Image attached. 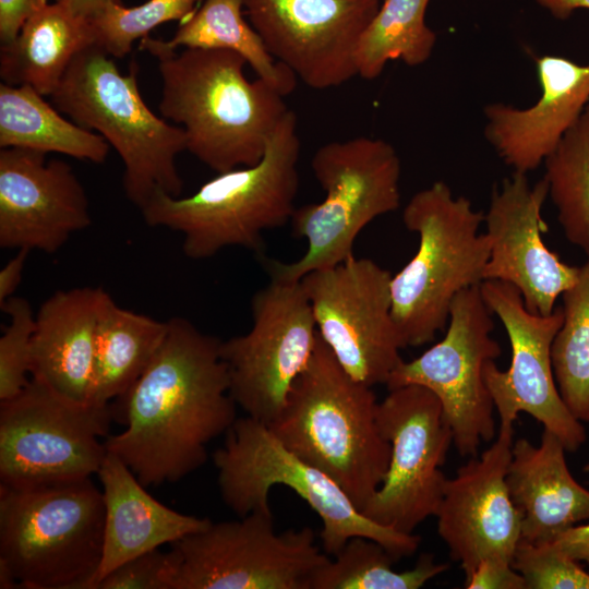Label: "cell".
<instances>
[{"mask_svg": "<svg viewBox=\"0 0 589 589\" xmlns=\"http://www.w3.org/2000/svg\"><path fill=\"white\" fill-rule=\"evenodd\" d=\"M221 340L183 317L167 334L148 366L116 398L125 430L105 446L145 486L178 482L207 460L208 444L237 419Z\"/></svg>", "mask_w": 589, "mask_h": 589, "instance_id": "cell-1", "label": "cell"}, {"mask_svg": "<svg viewBox=\"0 0 589 589\" xmlns=\"http://www.w3.org/2000/svg\"><path fill=\"white\" fill-rule=\"evenodd\" d=\"M139 47L158 61V107L165 119L184 130L187 151L218 173L262 159L289 108L285 96L265 81L247 79L241 56L225 49L178 52L149 35Z\"/></svg>", "mask_w": 589, "mask_h": 589, "instance_id": "cell-2", "label": "cell"}, {"mask_svg": "<svg viewBox=\"0 0 589 589\" xmlns=\"http://www.w3.org/2000/svg\"><path fill=\"white\" fill-rule=\"evenodd\" d=\"M377 405L372 387L352 378L318 336L309 364L268 426L290 452L330 477L362 512L390 458Z\"/></svg>", "mask_w": 589, "mask_h": 589, "instance_id": "cell-3", "label": "cell"}, {"mask_svg": "<svg viewBox=\"0 0 589 589\" xmlns=\"http://www.w3.org/2000/svg\"><path fill=\"white\" fill-rule=\"evenodd\" d=\"M299 156L297 117L289 109L259 163L220 172L187 197L157 191L140 211L146 225L180 232L192 260L228 247L261 254L264 231L290 223L296 209Z\"/></svg>", "mask_w": 589, "mask_h": 589, "instance_id": "cell-4", "label": "cell"}, {"mask_svg": "<svg viewBox=\"0 0 589 589\" xmlns=\"http://www.w3.org/2000/svg\"><path fill=\"white\" fill-rule=\"evenodd\" d=\"M50 97L59 111L99 132L116 149L124 166L125 195L135 206L141 208L157 191L180 196L183 182L176 160L187 149L184 130L148 108L135 64L123 74L112 56L89 43L74 56Z\"/></svg>", "mask_w": 589, "mask_h": 589, "instance_id": "cell-5", "label": "cell"}, {"mask_svg": "<svg viewBox=\"0 0 589 589\" xmlns=\"http://www.w3.org/2000/svg\"><path fill=\"white\" fill-rule=\"evenodd\" d=\"M484 214L465 196L436 181L417 192L402 212L405 227L419 244L390 279L392 315L406 347L432 341L446 328L455 297L480 286L490 255Z\"/></svg>", "mask_w": 589, "mask_h": 589, "instance_id": "cell-6", "label": "cell"}, {"mask_svg": "<svg viewBox=\"0 0 589 589\" xmlns=\"http://www.w3.org/2000/svg\"><path fill=\"white\" fill-rule=\"evenodd\" d=\"M105 502L89 478L0 486V561L26 589H89L104 546Z\"/></svg>", "mask_w": 589, "mask_h": 589, "instance_id": "cell-7", "label": "cell"}, {"mask_svg": "<svg viewBox=\"0 0 589 589\" xmlns=\"http://www.w3.org/2000/svg\"><path fill=\"white\" fill-rule=\"evenodd\" d=\"M225 436L213 462L221 498L239 517L271 509L272 488L285 485L321 518L320 537L327 555L334 556L357 536L377 541L397 560L418 550L420 537L369 519L330 477L290 452L267 424L249 416L237 418Z\"/></svg>", "mask_w": 589, "mask_h": 589, "instance_id": "cell-8", "label": "cell"}, {"mask_svg": "<svg viewBox=\"0 0 589 589\" xmlns=\"http://www.w3.org/2000/svg\"><path fill=\"white\" fill-rule=\"evenodd\" d=\"M311 168L325 197L296 207L290 219L292 235L306 241V250L290 263L265 259L271 278L299 281L350 259L361 230L399 207L400 159L382 139L326 143L314 153Z\"/></svg>", "mask_w": 589, "mask_h": 589, "instance_id": "cell-9", "label": "cell"}, {"mask_svg": "<svg viewBox=\"0 0 589 589\" xmlns=\"http://www.w3.org/2000/svg\"><path fill=\"white\" fill-rule=\"evenodd\" d=\"M170 545L167 589H310L329 560L311 528L276 532L271 509L211 521Z\"/></svg>", "mask_w": 589, "mask_h": 589, "instance_id": "cell-10", "label": "cell"}, {"mask_svg": "<svg viewBox=\"0 0 589 589\" xmlns=\"http://www.w3.org/2000/svg\"><path fill=\"white\" fill-rule=\"evenodd\" d=\"M110 404L80 402L31 377L0 401V483L20 489L89 478L107 454L99 437L113 419Z\"/></svg>", "mask_w": 589, "mask_h": 589, "instance_id": "cell-11", "label": "cell"}, {"mask_svg": "<svg viewBox=\"0 0 589 589\" xmlns=\"http://www.w3.org/2000/svg\"><path fill=\"white\" fill-rule=\"evenodd\" d=\"M492 312L480 286L460 291L452 302L444 337L411 361H401L388 389L420 385L440 400L453 444L460 456H476L482 442L495 435L494 405L484 368L502 349L492 336Z\"/></svg>", "mask_w": 589, "mask_h": 589, "instance_id": "cell-12", "label": "cell"}, {"mask_svg": "<svg viewBox=\"0 0 589 589\" xmlns=\"http://www.w3.org/2000/svg\"><path fill=\"white\" fill-rule=\"evenodd\" d=\"M252 327L221 340L229 394L244 412L267 425L314 352L318 333L299 281L271 278L251 300Z\"/></svg>", "mask_w": 589, "mask_h": 589, "instance_id": "cell-13", "label": "cell"}, {"mask_svg": "<svg viewBox=\"0 0 589 589\" xmlns=\"http://www.w3.org/2000/svg\"><path fill=\"white\" fill-rule=\"evenodd\" d=\"M392 275L373 260L350 259L304 275L321 339L356 381L387 384L406 348L392 315Z\"/></svg>", "mask_w": 589, "mask_h": 589, "instance_id": "cell-14", "label": "cell"}, {"mask_svg": "<svg viewBox=\"0 0 589 589\" xmlns=\"http://www.w3.org/2000/svg\"><path fill=\"white\" fill-rule=\"evenodd\" d=\"M377 423L390 444L384 479L362 509L378 525L402 533L434 516L443 496L442 471L453 443L438 398L420 385L388 389Z\"/></svg>", "mask_w": 589, "mask_h": 589, "instance_id": "cell-15", "label": "cell"}, {"mask_svg": "<svg viewBox=\"0 0 589 589\" xmlns=\"http://www.w3.org/2000/svg\"><path fill=\"white\" fill-rule=\"evenodd\" d=\"M483 300L503 324L512 357L507 370L490 361L484 381L500 418V428H514L519 412L530 414L554 433L567 452L586 442V430L564 404L553 373L551 348L564 314L557 306L551 314L529 311L520 292L500 280L480 285Z\"/></svg>", "mask_w": 589, "mask_h": 589, "instance_id": "cell-16", "label": "cell"}, {"mask_svg": "<svg viewBox=\"0 0 589 589\" xmlns=\"http://www.w3.org/2000/svg\"><path fill=\"white\" fill-rule=\"evenodd\" d=\"M244 13L276 61L306 86L326 89L357 76L360 37L380 0H243Z\"/></svg>", "mask_w": 589, "mask_h": 589, "instance_id": "cell-17", "label": "cell"}, {"mask_svg": "<svg viewBox=\"0 0 589 589\" xmlns=\"http://www.w3.org/2000/svg\"><path fill=\"white\" fill-rule=\"evenodd\" d=\"M548 196L544 178L531 185L527 173L514 171L493 190L483 220L490 244L484 280L514 286L526 308L542 315L554 311L557 298L577 281L580 271L544 243L548 226L542 207Z\"/></svg>", "mask_w": 589, "mask_h": 589, "instance_id": "cell-18", "label": "cell"}, {"mask_svg": "<svg viewBox=\"0 0 589 589\" xmlns=\"http://www.w3.org/2000/svg\"><path fill=\"white\" fill-rule=\"evenodd\" d=\"M514 428L446 479L436 509L437 532L467 578L484 560L512 563L520 540V514L506 484Z\"/></svg>", "mask_w": 589, "mask_h": 589, "instance_id": "cell-19", "label": "cell"}, {"mask_svg": "<svg viewBox=\"0 0 589 589\" xmlns=\"http://www.w3.org/2000/svg\"><path fill=\"white\" fill-rule=\"evenodd\" d=\"M92 223L72 167L26 148L0 151V247L58 252Z\"/></svg>", "mask_w": 589, "mask_h": 589, "instance_id": "cell-20", "label": "cell"}, {"mask_svg": "<svg viewBox=\"0 0 589 589\" xmlns=\"http://www.w3.org/2000/svg\"><path fill=\"white\" fill-rule=\"evenodd\" d=\"M541 96L529 108L504 104L485 107L484 134L514 171L537 169L589 104V63L560 56L537 59Z\"/></svg>", "mask_w": 589, "mask_h": 589, "instance_id": "cell-21", "label": "cell"}, {"mask_svg": "<svg viewBox=\"0 0 589 589\" xmlns=\"http://www.w3.org/2000/svg\"><path fill=\"white\" fill-rule=\"evenodd\" d=\"M565 452L545 429L537 446L522 437L513 442L506 484L520 514L519 541L550 543L589 519V490L572 476Z\"/></svg>", "mask_w": 589, "mask_h": 589, "instance_id": "cell-22", "label": "cell"}, {"mask_svg": "<svg viewBox=\"0 0 589 589\" xmlns=\"http://www.w3.org/2000/svg\"><path fill=\"white\" fill-rule=\"evenodd\" d=\"M103 287L58 290L35 314L31 377L80 402H88Z\"/></svg>", "mask_w": 589, "mask_h": 589, "instance_id": "cell-23", "label": "cell"}, {"mask_svg": "<svg viewBox=\"0 0 589 589\" xmlns=\"http://www.w3.org/2000/svg\"><path fill=\"white\" fill-rule=\"evenodd\" d=\"M105 502L104 546L89 589L122 563L197 532L209 525L155 500L134 472L107 450L97 472Z\"/></svg>", "mask_w": 589, "mask_h": 589, "instance_id": "cell-24", "label": "cell"}, {"mask_svg": "<svg viewBox=\"0 0 589 589\" xmlns=\"http://www.w3.org/2000/svg\"><path fill=\"white\" fill-rule=\"evenodd\" d=\"M89 43L88 21L56 2L48 3L26 20L13 41L1 45L2 82L50 96L74 56Z\"/></svg>", "mask_w": 589, "mask_h": 589, "instance_id": "cell-25", "label": "cell"}, {"mask_svg": "<svg viewBox=\"0 0 589 589\" xmlns=\"http://www.w3.org/2000/svg\"><path fill=\"white\" fill-rule=\"evenodd\" d=\"M168 321L123 309L106 294L96 332L88 402L110 404L142 375L167 334Z\"/></svg>", "mask_w": 589, "mask_h": 589, "instance_id": "cell-26", "label": "cell"}, {"mask_svg": "<svg viewBox=\"0 0 589 589\" xmlns=\"http://www.w3.org/2000/svg\"><path fill=\"white\" fill-rule=\"evenodd\" d=\"M0 146L60 153L103 164L109 143L91 130L63 118L29 86L0 84Z\"/></svg>", "mask_w": 589, "mask_h": 589, "instance_id": "cell-27", "label": "cell"}, {"mask_svg": "<svg viewBox=\"0 0 589 589\" xmlns=\"http://www.w3.org/2000/svg\"><path fill=\"white\" fill-rule=\"evenodd\" d=\"M243 12V0H204L190 17L180 22L171 39L159 38V43L170 50L182 47L233 51L259 79L287 96L293 92L297 76L275 60Z\"/></svg>", "mask_w": 589, "mask_h": 589, "instance_id": "cell-28", "label": "cell"}, {"mask_svg": "<svg viewBox=\"0 0 589 589\" xmlns=\"http://www.w3.org/2000/svg\"><path fill=\"white\" fill-rule=\"evenodd\" d=\"M430 0H383L363 31L356 55L357 75L380 76L388 61L409 67L423 64L432 55L436 34L425 23Z\"/></svg>", "mask_w": 589, "mask_h": 589, "instance_id": "cell-29", "label": "cell"}, {"mask_svg": "<svg viewBox=\"0 0 589 589\" xmlns=\"http://www.w3.org/2000/svg\"><path fill=\"white\" fill-rule=\"evenodd\" d=\"M396 561L377 541L357 536L314 573L310 589H419L448 568L428 553L404 572L394 569Z\"/></svg>", "mask_w": 589, "mask_h": 589, "instance_id": "cell-30", "label": "cell"}, {"mask_svg": "<svg viewBox=\"0 0 589 589\" xmlns=\"http://www.w3.org/2000/svg\"><path fill=\"white\" fill-rule=\"evenodd\" d=\"M543 163L563 232L589 259V104Z\"/></svg>", "mask_w": 589, "mask_h": 589, "instance_id": "cell-31", "label": "cell"}, {"mask_svg": "<svg viewBox=\"0 0 589 589\" xmlns=\"http://www.w3.org/2000/svg\"><path fill=\"white\" fill-rule=\"evenodd\" d=\"M562 301L564 318L551 348L553 373L570 413L589 422V259Z\"/></svg>", "mask_w": 589, "mask_h": 589, "instance_id": "cell-32", "label": "cell"}, {"mask_svg": "<svg viewBox=\"0 0 589 589\" xmlns=\"http://www.w3.org/2000/svg\"><path fill=\"white\" fill-rule=\"evenodd\" d=\"M201 1L147 0L132 8L113 4L88 21L93 41L113 58H123L135 40L148 36L163 23L187 20Z\"/></svg>", "mask_w": 589, "mask_h": 589, "instance_id": "cell-33", "label": "cell"}, {"mask_svg": "<svg viewBox=\"0 0 589 589\" xmlns=\"http://www.w3.org/2000/svg\"><path fill=\"white\" fill-rule=\"evenodd\" d=\"M9 324L0 337V401L13 398L29 383L35 314L31 303L10 298L2 306Z\"/></svg>", "mask_w": 589, "mask_h": 589, "instance_id": "cell-34", "label": "cell"}, {"mask_svg": "<svg viewBox=\"0 0 589 589\" xmlns=\"http://www.w3.org/2000/svg\"><path fill=\"white\" fill-rule=\"evenodd\" d=\"M512 566L524 577L526 589H589V573L553 542L519 541Z\"/></svg>", "mask_w": 589, "mask_h": 589, "instance_id": "cell-35", "label": "cell"}, {"mask_svg": "<svg viewBox=\"0 0 589 589\" xmlns=\"http://www.w3.org/2000/svg\"><path fill=\"white\" fill-rule=\"evenodd\" d=\"M166 569L167 553L156 549L122 563L95 589H167Z\"/></svg>", "mask_w": 589, "mask_h": 589, "instance_id": "cell-36", "label": "cell"}, {"mask_svg": "<svg viewBox=\"0 0 589 589\" xmlns=\"http://www.w3.org/2000/svg\"><path fill=\"white\" fill-rule=\"evenodd\" d=\"M465 588L526 589V581L512 566V563L501 560H484L465 578Z\"/></svg>", "mask_w": 589, "mask_h": 589, "instance_id": "cell-37", "label": "cell"}, {"mask_svg": "<svg viewBox=\"0 0 589 589\" xmlns=\"http://www.w3.org/2000/svg\"><path fill=\"white\" fill-rule=\"evenodd\" d=\"M47 4V0H0L1 45L13 41L26 20Z\"/></svg>", "mask_w": 589, "mask_h": 589, "instance_id": "cell-38", "label": "cell"}, {"mask_svg": "<svg viewBox=\"0 0 589 589\" xmlns=\"http://www.w3.org/2000/svg\"><path fill=\"white\" fill-rule=\"evenodd\" d=\"M553 543L569 557L589 565V524L567 529Z\"/></svg>", "mask_w": 589, "mask_h": 589, "instance_id": "cell-39", "label": "cell"}, {"mask_svg": "<svg viewBox=\"0 0 589 589\" xmlns=\"http://www.w3.org/2000/svg\"><path fill=\"white\" fill-rule=\"evenodd\" d=\"M28 253L29 250L20 249L0 269V306L14 296L22 279Z\"/></svg>", "mask_w": 589, "mask_h": 589, "instance_id": "cell-40", "label": "cell"}, {"mask_svg": "<svg viewBox=\"0 0 589 589\" xmlns=\"http://www.w3.org/2000/svg\"><path fill=\"white\" fill-rule=\"evenodd\" d=\"M55 2L85 21L93 20L113 4L122 3L121 0H55Z\"/></svg>", "mask_w": 589, "mask_h": 589, "instance_id": "cell-41", "label": "cell"}, {"mask_svg": "<svg viewBox=\"0 0 589 589\" xmlns=\"http://www.w3.org/2000/svg\"><path fill=\"white\" fill-rule=\"evenodd\" d=\"M537 2L553 16L561 20L569 17L575 10H589V0H537Z\"/></svg>", "mask_w": 589, "mask_h": 589, "instance_id": "cell-42", "label": "cell"}, {"mask_svg": "<svg viewBox=\"0 0 589 589\" xmlns=\"http://www.w3.org/2000/svg\"><path fill=\"white\" fill-rule=\"evenodd\" d=\"M0 588L1 589H13L19 588V584L14 578L9 566L0 561Z\"/></svg>", "mask_w": 589, "mask_h": 589, "instance_id": "cell-43", "label": "cell"}, {"mask_svg": "<svg viewBox=\"0 0 589 589\" xmlns=\"http://www.w3.org/2000/svg\"><path fill=\"white\" fill-rule=\"evenodd\" d=\"M584 471L586 472H589V461L586 464V466L584 467Z\"/></svg>", "mask_w": 589, "mask_h": 589, "instance_id": "cell-44", "label": "cell"}]
</instances>
